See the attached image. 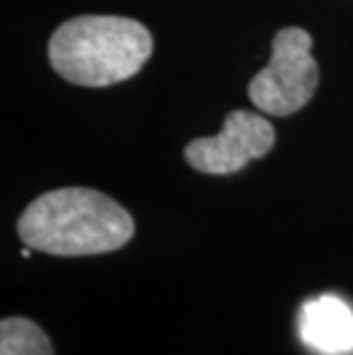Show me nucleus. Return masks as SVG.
I'll return each mask as SVG.
<instances>
[{
    "label": "nucleus",
    "mask_w": 353,
    "mask_h": 355,
    "mask_svg": "<svg viewBox=\"0 0 353 355\" xmlns=\"http://www.w3.org/2000/svg\"><path fill=\"white\" fill-rule=\"evenodd\" d=\"M275 128L264 115L250 110H232L223 131L212 138H195L184 149L191 168L205 175H232L255 158L273 149Z\"/></svg>",
    "instance_id": "20e7f679"
},
{
    "label": "nucleus",
    "mask_w": 353,
    "mask_h": 355,
    "mask_svg": "<svg viewBox=\"0 0 353 355\" xmlns=\"http://www.w3.org/2000/svg\"><path fill=\"white\" fill-rule=\"evenodd\" d=\"M298 335L321 355L353 353V309L337 296H317L300 307Z\"/></svg>",
    "instance_id": "39448f33"
},
{
    "label": "nucleus",
    "mask_w": 353,
    "mask_h": 355,
    "mask_svg": "<svg viewBox=\"0 0 353 355\" xmlns=\"http://www.w3.org/2000/svg\"><path fill=\"white\" fill-rule=\"evenodd\" d=\"M17 232L33 250L87 257L124 248L136 225L129 211L108 195L92 188H58L28 204Z\"/></svg>",
    "instance_id": "f257e3e1"
},
{
    "label": "nucleus",
    "mask_w": 353,
    "mask_h": 355,
    "mask_svg": "<svg viewBox=\"0 0 353 355\" xmlns=\"http://www.w3.org/2000/svg\"><path fill=\"white\" fill-rule=\"evenodd\" d=\"M154 51L149 30L126 17L69 19L49 42L58 76L83 87H108L136 76Z\"/></svg>",
    "instance_id": "f03ea898"
},
{
    "label": "nucleus",
    "mask_w": 353,
    "mask_h": 355,
    "mask_svg": "<svg viewBox=\"0 0 353 355\" xmlns=\"http://www.w3.org/2000/svg\"><path fill=\"white\" fill-rule=\"evenodd\" d=\"M0 355H55L49 335L35 321L7 316L0 323Z\"/></svg>",
    "instance_id": "423d86ee"
},
{
    "label": "nucleus",
    "mask_w": 353,
    "mask_h": 355,
    "mask_svg": "<svg viewBox=\"0 0 353 355\" xmlns=\"http://www.w3.org/2000/svg\"><path fill=\"white\" fill-rule=\"evenodd\" d=\"M319 85V64L312 58V37L303 28H282L273 37L271 62L248 83V96L259 112L294 115Z\"/></svg>",
    "instance_id": "7ed1b4c3"
}]
</instances>
